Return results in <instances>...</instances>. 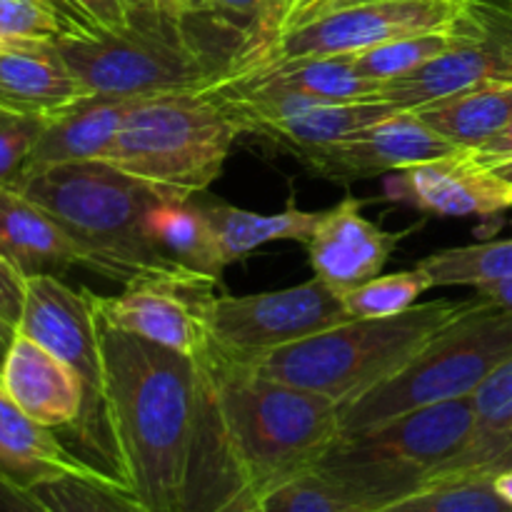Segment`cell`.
<instances>
[{
    "label": "cell",
    "mask_w": 512,
    "mask_h": 512,
    "mask_svg": "<svg viewBox=\"0 0 512 512\" xmlns=\"http://www.w3.org/2000/svg\"><path fill=\"white\" fill-rule=\"evenodd\" d=\"M458 43L415 73L390 80L378 100L403 110L488 83H512V0H468L455 20Z\"/></svg>",
    "instance_id": "11"
},
{
    "label": "cell",
    "mask_w": 512,
    "mask_h": 512,
    "mask_svg": "<svg viewBox=\"0 0 512 512\" xmlns=\"http://www.w3.org/2000/svg\"><path fill=\"white\" fill-rule=\"evenodd\" d=\"M490 478H493V485H495V490L500 493V498H503L505 503L512 505V468L500 470V473H493Z\"/></svg>",
    "instance_id": "42"
},
{
    "label": "cell",
    "mask_w": 512,
    "mask_h": 512,
    "mask_svg": "<svg viewBox=\"0 0 512 512\" xmlns=\"http://www.w3.org/2000/svg\"><path fill=\"white\" fill-rule=\"evenodd\" d=\"M148 230L155 245L183 268L223 283L228 268L218 233L198 198H163L148 215Z\"/></svg>",
    "instance_id": "23"
},
{
    "label": "cell",
    "mask_w": 512,
    "mask_h": 512,
    "mask_svg": "<svg viewBox=\"0 0 512 512\" xmlns=\"http://www.w3.org/2000/svg\"><path fill=\"white\" fill-rule=\"evenodd\" d=\"M13 338H15L13 325H8L5 320H0V363H3V358H5V353H8Z\"/></svg>",
    "instance_id": "45"
},
{
    "label": "cell",
    "mask_w": 512,
    "mask_h": 512,
    "mask_svg": "<svg viewBox=\"0 0 512 512\" xmlns=\"http://www.w3.org/2000/svg\"><path fill=\"white\" fill-rule=\"evenodd\" d=\"M25 280L28 278L0 250V320L13 328L18 325L20 310H23Z\"/></svg>",
    "instance_id": "36"
},
{
    "label": "cell",
    "mask_w": 512,
    "mask_h": 512,
    "mask_svg": "<svg viewBox=\"0 0 512 512\" xmlns=\"http://www.w3.org/2000/svg\"><path fill=\"white\" fill-rule=\"evenodd\" d=\"M0 473L23 485L58 475H105L65 448L58 435L35 423L0 385ZM108 478V475H105ZM115 480V478H113Z\"/></svg>",
    "instance_id": "21"
},
{
    "label": "cell",
    "mask_w": 512,
    "mask_h": 512,
    "mask_svg": "<svg viewBox=\"0 0 512 512\" xmlns=\"http://www.w3.org/2000/svg\"><path fill=\"white\" fill-rule=\"evenodd\" d=\"M453 143L435 133L415 110H398L348 138L305 155L303 163L320 178L350 183L455 153Z\"/></svg>",
    "instance_id": "14"
},
{
    "label": "cell",
    "mask_w": 512,
    "mask_h": 512,
    "mask_svg": "<svg viewBox=\"0 0 512 512\" xmlns=\"http://www.w3.org/2000/svg\"><path fill=\"white\" fill-rule=\"evenodd\" d=\"M435 288L430 275L420 265L393 275H378L368 283L343 293L350 318H390L418 305V298Z\"/></svg>",
    "instance_id": "31"
},
{
    "label": "cell",
    "mask_w": 512,
    "mask_h": 512,
    "mask_svg": "<svg viewBox=\"0 0 512 512\" xmlns=\"http://www.w3.org/2000/svg\"><path fill=\"white\" fill-rule=\"evenodd\" d=\"M0 512H53L28 485L0 473Z\"/></svg>",
    "instance_id": "38"
},
{
    "label": "cell",
    "mask_w": 512,
    "mask_h": 512,
    "mask_svg": "<svg viewBox=\"0 0 512 512\" xmlns=\"http://www.w3.org/2000/svg\"><path fill=\"white\" fill-rule=\"evenodd\" d=\"M408 233L413 228L403 233L378 228L365 218L358 198H345L333 208L320 210L318 223L303 245L315 278L345 293L378 278Z\"/></svg>",
    "instance_id": "16"
},
{
    "label": "cell",
    "mask_w": 512,
    "mask_h": 512,
    "mask_svg": "<svg viewBox=\"0 0 512 512\" xmlns=\"http://www.w3.org/2000/svg\"><path fill=\"white\" fill-rule=\"evenodd\" d=\"M0 385L20 410L45 428L70 430L78 423L83 383L75 370L18 330L0 363Z\"/></svg>",
    "instance_id": "17"
},
{
    "label": "cell",
    "mask_w": 512,
    "mask_h": 512,
    "mask_svg": "<svg viewBox=\"0 0 512 512\" xmlns=\"http://www.w3.org/2000/svg\"><path fill=\"white\" fill-rule=\"evenodd\" d=\"M350 320L343 293L325 280L258 295H213L203 305L205 350L255 365L265 355Z\"/></svg>",
    "instance_id": "10"
},
{
    "label": "cell",
    "mask_w": 512,
    "mask_h": 512,
    "mask_svg": "<svg viewBox=\"0 0 512 512\" xmlns=\"http://www.w3.org/2000/svg\"><path fill=\"white\" fill-rule=\"evenodd\" d=\"M475 295H478L480 300H485V303H493L505 310H512V278L478 285V288H475Z\"/></svg>",
    "instance_id": "40"
},
{
    "label": "cell",
    "mask_w": 512,
    "mask_h": 512,
    "mask_svg": "<svg viewBox=\"0 0 512 512\" xmlns=\"http://www.w3.org/2000/svg\"><path fill=\"white\" fill-rule=\"evenodd\" d=\"M88 28L120 30L128 25L130 10L123 0H60Z\"/></svg>",
    "instance_id": "35"
},
{
    "label": "cell",
    "mask_w": 512,
    "mask_h": 512,
    "mask_svg": "<svg viewBox=\"0 0 512 512\" xmlns=\"http://www.w3.org/2000/svg\"><path fill=\"white\" fill-rule=\"evenodd\" d=\"M480 163L485 165H495L503 163V160H512V120L500 130L498 135L488 140L485 145H480L478 150H470Z\"/></svg>",
    "instance_id": "39"
},
{
    "label": "cell",
    "mask_w": 512,
    "mask_h": 512,
    "mask_svg": "<svg viewBox=\"0 0 512 512\" xmlns=\"http://www.w3.org/2000/svg\"><path fill=\"white\" fill-rule=\"evenodd\" d=\"M455 43H458V30H455L453 23L445 30H433V33L390 40V43L370 48L365 53L350 55V60H353V68L360 75L385 85L390 80H398L403 75L415 73V70L428 65L438 55L448 53Z\"/></svg>",
    "instance_id": "30"
},
{
    "label": "cell",
    "mask_w": 512,
    "mask_h": 512,
    "mask_svg": "<svg viewBox=\"0 0 512 512\" xmlns=\"http://www.w3.org/2000/svg\"><path fill=\"white\" fill-rule=\"evenodd\" d=\"M215 512H265V508H263V498H260L258 493H253V490H243V493L235 495L233 500H228L223 508H218Z\"/></svg>",
    "instance_id": "41"
},
{
    "label": "cell",
    "mask_w": 512,
    "mask_h": 512,
    "mask_svg": "<svg viewBox=\"0 0 512 512\" xmlns=\"http://www.w3.org/2000/svg\"><path fill=\"white\" fill-rule=\"evenodd\" d=\"M15 190L38 203L78 250V260L125 288L180 283L220 288L183 268L155 245L148 215L165 195L105 160L65 163L25 175Z\"/></svg>",
    "instance_id": "3"
},
{
    "label": "cell",
    "mask_w": 512,
    "mask_h": 512,
    "mask_svg": "<svg viewBox=\"0 0 512 512\" xmlns=\"http://www.w3.org/2000/svg\"><path fill=\"white\" fill-rule=\"evenodd\" d=\"M365 3H378V0H293V5H290L283 15L280 33L295 28V25L308 23V20L335 13V10H345V8H353V5H365Z\"/></svg>",
    "instance_id": "37"
},
{
    "label": "cell",
    "mask_w": 512,
    "mask_h": 512,
    "mask_svg": "<svg viewBox=\"0 0 512 512\" xmlns=\"http://www.w3.org/2000/svg\"><path fill=\"white\" fill-rule=\"evenodd\" d=\"M225 80L268 85V88L290 90L305 98L323 103H350V100H378L383 85L365 78L353 68L350 55H330V58H298L283 63L260 65L243 70Z\"/></svg>",
    "instance_id": "22"
},
{
    "label": "cell",
    "mask_w": 512,
    "mask_h": 512,
    "mask_svg": "<svg viewBox=\"0 0 512 512\" xmlns=\"http://www.w3.org/2000/svg\"><path fill=\"white\" fill-rule=\"evenodd\" d=\"M465 3L468 0H378L335 10L280 33L250 68L298 58L358 55L390 40L445 30L458 20Z\"/></svg>",
    "instance_id": "12"
},
{
    "label": "cell",
    "mask_w": 512,
    "mask_h": 512,
    "mask_svg": "<svg viewBox=\"0 0 512 512\" xmlns=\"http://www.w3.org/2000/svg\"><path fill=\"white\" fill-rule=\"evenodd\" d=\"M48 118L0 108V185L15 188Z\"/></svg>",
    "instance_id": "34"
},
{
    "label": "cell",
    "mask_w": 512,
    "mask_h": 512,
    "mask_svg": "<svg viewBox=\"0 0 512 512\" xmlns=\"http://www.w3.org/2000/svg\"><path fill=\"white\" fill-rule=\"evenodd\" d=\"M30 490L53 512H153L105 475H58L30 485Z\"/></svg>",
    "instance_id": "28"
},
{
    "label": "cell",
    "mask_w": 512,
    "mask_h": 512,
    "mask_svg": "<svg viewBox=\"0 0 512 512\" xmlns=\"http://www.w3.org/2000/svg\"><path fill=\"white\" fill-rule=\"evenodd\" d=\"M473 405V443L440 478L480 473L512 445V358L480 385L478 393L473 395Z\"/></svg>",
    "instance_id": "26"
},
{
    "label": "cell",
    "mask_w": 512,
    "mask_h": 512,
    "mask_svg": "<svg viewBox=\"0 0 512 512\" xmlns=\"http://www.w3.org/2000/svg\"><path fill=\"white\" fill-rule=\"evenodd\" d=\"M433 285H478L512 278V238L438 250L420 260Z\"/></svg>",
    "instance_id": "27"
},
{
    "label": "cell",
    "mask_w": 512,
    "mask_h": 512,
    "mask_svg": "<svg viewBox=\"0 0 512 512\" xmlns=\"http://www.w3.org/2000/svg\"><path fill=\"white\" fill-rule=\"evenodd\" d=\"M260 498L265 512H363L315 468L285 480Z\"/></svg>",
    "instance_id": "33"
},
{
    "label": "cell",
    "mask_w": 512,
    "mask_h": 512,
    "mask_svg": "<svg viewBox=\"0 0 512 512\" xmlns=\"http://www.w3.org/2000/svg\"><path fill=\"white\" fill-rule=\"evenodd\" d=\"M80 95L78 80L55 48V40L0 48V108L50 118Z\"/></svg>",
    "instance_id": "19"
},
{
    "label": "cell",
    "mask_w": 512,
    "mask_h": 512,
    "mask_svg": "<svg viewBox=\"0 0 512 512\" xmlns=\"http://www.w3.org/2000/svg\"><path fill=\"white\" fill-rule=\"evenodd\" d=\"M488 168H493L495 173L500 175L503 180H508L512 185V160H503V163H495V165H488Z\"/></svg>",
    "instance_id": "46"
},
{
    "label": "cell",
    "mask_w": 512,
    "mask_h": 512,
    "mask_svg": "<svg viewBox=\"0 0 512 512\" xmlns=\"http://www.w3.org/2000/svg\"><path fill=\"white\" fill-rule=\"evenodd\" d=\"M215 233H218L220 248H223L225 263L233 265L243 260L260 245L275 243V240H298L305 243L310 230L320 218V210H300L293 203L280 213H255V210L238 208L230 203H203Z\"/></svg>",
    "instance_id": "25"
},
{
    "label": "cell",
    "mask_w": 512,
    "mask_h": 512,
    "mask_svg": "<svg viewBox=\"0 0 512 512\" xmlns=\"http://www.w3.org/2000/svg\"><path fill=\"white\" fill-rule=\"evenodd\" d=\"M0 250L25 275H60L80 265L78 250L38 203L0 185Z\"/></svg>",
    "instance_id": "20"
},
{
    "label": "cell",
    "mask_w": 512,
    "mask_h": 512,
    "mask_svg": "<svg viewBox=\"0 0 512 512\" xmlns=\"http://www.w3.org/2000/svg\"><path fill=\"white\" fill-rule=\"evenodd\" d=\"M385 195L435 218H475L512 208V185L470 150L388 173Z\"/></svg>",
    "instance_id": "13"
},
{
    "label": "cell",
    "mask_w": 512,
    "mask_h": 512,
    "mask_svg": "<svg viewBox=\"0 0 512 512\" xmlns=\"http://www.w3.org/2000/svg\"><path fill=\"white\" fill-rule=\"evenodd\" d=\"M185 512H215L313 470L340 435V403L203 353Z\"/></svg>",
    "instance_id": "1"
},
{
    "label": "cell",
    "mask_w": 512,
    "mask_h": 512,
    "mask_svg": "<svg viewBox=\"0 0 512 512\" xmlns=\"http://www.w3.org/2000/svg\"><path fill=\"white\" fill-rule=\"evenodd\" d=\"M240 133L213 88L133 100L105 163L163 193L198 198L220 178Z\"/></svg>",
    "instance_id": "6"
},
{
    "label": "cell",
    "mask_w": 512,
    "mask_h": 512,
    "mask_svg": "<svg viewBox=\"0 0 512 512\" xmlns=\"http://www.w3.org/2000/svg\"><path fill=\"white\" fill-rule=\"evenodd\" d=\"M130 105L133 100L125 98L80 95L68 108L50 115L30 153L23 178L53 165L103 160L118 138Z\"/></svg>",
    "instance_id": "18"
},
{
    "label": "cell",
    "mask_w": 512,
    "mask_h": 512,
    "mask_svg": "<svg viewBox=\"0 0 512 512\" xmlns=\"http://www.w3.org/2000/svg\"><path fill=\"white\" fill-rule=\"evenodd\" d=\"M88 28L50 0H0V48L30 40H58Z\"/></svg>",
    "instance_id": "32"
},
{
    "label": "cell",
    "mask_w": 512,
    "mask_h": 512,
    "mask_svg": "<svg viewBox=\"0 0 512 512\" xmlns=\"http://www.w3.org/2000/svg\"><path fill=\"white\" fill-rule=\"evenodd\" d=\"M100 345L118 480L153 512H185L200 363L103 320Z\"/></svg>",
    "instance_id": "2"
},
{
    "label": "cell",
    "mask_w": 512,
    "mask_h": 512,
    "mask_svg": "<svg viewBox=\"0 0 512 512\" xmlns=\"http://www.w3.org/2000/svg\"><path fill=\"white\" fill-rule=\"evenodd\" d=\"M473 435V398L450 400L338 435L315 470L355 508L373 512L438 480L470 448Z\"/></svg>",
    "instance_id": "4"
},
{
    "label": "cell",
    "mask_w": 512,
    "mask_h": 512,
    "mask_svg": "<svg viewBox=\"0 0 512 512\" xmlns=\"http://www.w3.org/2000/svg\"><path fill=\"white\" fill-rule=\"evenodd\" d=\"M50 3H55V5H58V8H63V10H65V13H68V15H73V13H70V10H68V8H65V5H63V3H60V0H50ZM73 18H75V15H73ZM75 20H78V18H75ZM78 23H80V20H78Z\"/></svg>",
    "instance_id": "48"
},
{
    "label": "cell",
    "mask_w": 512,
    "mask_h": 512,
    "mask_svg": "<svg viewBox=\"0 0 512 512\" xmlns=\"http://www.w3.org/2000/svg\"><path fill=\"white\" fill-rule=\"evenodd\" d=\"M508 468H512V445H508V448H505L503 453L493 460V463L485 465L478 475H493V473H500V470H508Z\"/></svg>",
    "instance_id": "43"
},
{
    "label": "cell",
    "mask_w": 512,
    "mask_h": 512,
    "mask_svg": "<svg viewBox=\"0 0 512 512\" xmlns=\"http://www.w3.org/2000/svg\"><path fill=\"white\" fill-rule=\"evenodd\" d=\"M123 5L128 10H143V8H155V5H160V0H123Z\"/></svg>",
    "instance_id": "47"
},
{
    "label": "cell",
    "mask_w": 512,
    "mask_h": 512,
    "mask_svg": "<svg viewBox=\"0 0 512 512\" xmlns=\"http://www.w3.org/2000/svg\"><path fill=\"white\" fill-rule=\"evenodd\" d=\"M160 5L168 8L170 13L183 15V13H190V10H198L200 5H203V0H160Z\"/></svg>",
    "instance_id": "44"
},
{
    "label": "cell",
    "mask_w": 512,
    "mask_h": 512,
    "mask_svg": "<svg viewBox=\"0 0 512 512\" xmlns=\"http://www.w3.org/2000/svg\"><path fill=\"white\" fill-rule=\"evenodd\" d=\"M15 330L75 370L83 383V410L70 433L78 438L85 463L118 480L95 293L73 290L58 275H30Z\"/></svg>",
    "instance_id": "9"
},
{
    "label": "cell",
    "mask_w": 512,
    "mask_h": 512,
    "mask_svg": "<svg viewBox=\"0 0 512 512\" xmlns=\"http://www.w3.org/2000/svg\"><path fill=\"white\" fill-rule=\"evenodd\" d=\"M373 512H512L490 475H450Z\"/></svg>",
    "instance_id": "29"
},
{
    "label": "cell",
    "mask_w": 512,
    "mask_h": 512,
    "mask_svg": "<svg viewBox=\"0 0 512 512\" xmlns=\"http://www.w3.org/2000/svg\"><path fill=\"white\" fill-rule=\"evenodd\" d=\"M470 305L473 298L428 300L390 318H350L265 355L253 368L340 405L350 403L393 378Z\"/></svg>",
    "instance_id": "5"
},
{
    "label": "cell",
    "mask_w": 512,
    "mask_h": 512,
    "mask_svg": "<svg viewBox=\"0 0 512 512\" xmlns=\"http://www.w3.org/2000/svg\"><path fill=\"white\" fill-rule=\"evenodd\" d=\"M460 150H478L512 120V83H488L413 108Z\"/></svg>",
    "instance_id": "24"
},
{
    "label": "cell",
    "mask_w": 512,
    "mask_h": 512,
    "mask_svg": "<svg viewBox=\"0 0 512 512\" xmlns=\"http://www.w3.org/2000/svg\"><path fill=\"white\" fill-rule=\"evenodd\" d=\"M290 5H293V0H283V8H285V10H288Z\"/></svg>",
    "instance_id": "49"
},
{
    "label": "cell",
    "mask_w": 512,
    "mask_h": 512,
    "mask_svg": "<svg viewBox=\"0 0 512 512\" xmlns=\"http://www.w3.org/2000/svg\"><path fill=\"white\" fill-rule=\"evenodd\" d=\"M215 290L203 285L138 283L110 298L95 295V308L110 328L198 360L205 350L203 305Z\"/></svg>",
    "instance_id": "15"
},
{
    "label": "cell",
    "mask_w": 512,
    "mask_h": 512,
    "mask_svg": "<svg viewBox=\"0 0 512 512\" xmlns=\"http://www.w3.org/2000/svg\"><path fill=\"white\" fill-rule=\"evenodd\" d=\"M510 358L512 310L473 295V305L393 378L340 405V435L360 433L430 405L473 398Z\"/></svg>",
    "instance_id": "8"
},
{
    "label": "cell",
    "mask_w": 512,
    "mask_h": 512,
    "mask_svg": "<svg viewBox=\"0 0 512 512\" xmlns=\"http://www.w3.org/2000/svg\"><path fill=\"white\" fill-rule=\"evenodd\" d=\"M55 48L83 95L140 100L220 83V70L190 43L183 23L163 5L130 10L120 30L78 28L60 35Z\"/></svg>",
    "instance_id": "7"
}]
</instances>
